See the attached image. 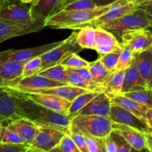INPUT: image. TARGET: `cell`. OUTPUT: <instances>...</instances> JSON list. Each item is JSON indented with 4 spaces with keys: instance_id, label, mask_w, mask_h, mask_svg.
<instances>
[{
    "instance_id": "1",
    "label": "cell",
    "mask_w": 152,
    "mask_h": 152,
    "mask_svg": "<svg viewBox=\"0 0 152 152\" xmlns=\"http://www.w3.org/2000/svg\"><path fill=\"white\" fill-rule=\"evenodd\" d=\"M11 90L16 96L17 116L19 118L33 122L36 126L56 128L68 134L72 119L71 116L46 108L26 98L22 92Z\"/></svg>"
},
{
    "instance_id": "2",
    "label": "cell",
    "mask_w": 152,
    "mask_h": 152,
    "mask_svg": "<svg viewBox=\"0 0 152 152\" xmlns=\"http://www.w3.org/2000/svg\"><path fill=\"white\" fill-rule=\"evenodd\" d=\"M113 4L90 10H61L48 18L45 21L44 27L48 26L53 29L80 30L90 25L92 21L108 12Z\"/></svg>"
},
{
    "instance_id": "3",
    "label": "cell",
    "mask_w": 152,
    "mask_h": 152,
    "mask_svg": "<svg viewBox=\"0 0 152 152\" xmlns=\"http://www.w3.org/2000/svg\"><path fill=\"white\" fill-rule=\"evenodd\" d=\"M99 28L121 37L132 31L152 28V22L140 9L137 7L131 13L109 23L101 25Z\"/></svg>"
},
{
    "instance_id": "4",
    "label": "cell",
    "mask_w": 152,
    "mask_h": 152,
    "mask_svg": "<svg viewBox=\"0 0 152 152\" xmlns=\"http://www.w3.org/2000/svg\"><path fill=\"white\" fill-rule=\"evenodd\" d=\"M71 125L78 128L83 134L97 138H105L113 131L109 116L77 115L72 118Z\"/></svg>"
},
{
    "instance_id": "5",
    "label": "cell",
    "mask_w": 152,
    "mask_h": 152,
    "mask_svg": "<svg viewBox=\"0 0 152 152\" xmlns=\"http://www.w3.org/2000/svg\"><path fill=\"white\" fill-rule=\"evenodd\" d=\"M77 31H74L68 38L64 40L59 46L40 56L42 61L40 71L59 64L61 61L70 54H77L83 50V48L80 47L77 43Z\"/></svg>"
},
{
    "instance_id": "6",
    "label": "cell",
    "mask_w": 152,
    "mask_h": 152,
    "mask_svg": "<svg viewBox=\"0 0 152 152\" xmlns=\"http://www.w3.org/2000/svg\"><path fill=\"white\" fill-rule=\"evenodd\" d=\"M22 4L13 0H0V19L21 25L38 24L33 19L30 7Z\"/></svg>"
},
{
    "instance_id": "7",
    "label": "cell",
    "mask_w": 152,
    "mask_h": 152,
    "mask_svg": "<svg viewBox=\"0 0 152 152\" xmlns=\"http://www.w3.org/2000/svg\"><path fill=\"white\" fill-rule=\"evenodd\" d=\"M62 41L55 42L37 47L29 48L25 49H8L0 52V63L7 62V61H19V62H28L30 60L40 57L43 54L49 52L59 46L62 43Z\"/></svg>"
},
{
    "instance_id": "8",
    "label": "cell",
    "mask_w": 152,
    "mask_h": 152,
    "mask_svg": "<svg viewBox=\"0 0 152 152\" xmlns=\"http://www.w3.org/2000/svg\"><path fill=\"white\" fill-rule=\"evenodd\" d=\"M66 134L56 128L45 126H37V132L30 146L47 152L56 147Z\"/></svg>"
},
{
    "instance_id": "9",
    "label": "cell",
    "mask_w": 152,
    "mask_h": 152,
    "mask_svg": "<svg viewBox=\"0 0 152 152\" xmlns=\"http://www.w3.org/2000/svg\"><path fill=\"white\" fill-rule=\"evenodd\" d=\"M108 116L113 123L126 125L143 134L152 133L148 124L140 119L133 113L127 111L116 104H111V111Z\"/></svg>"
},
{
    "instance_id": "10",
    "label": "cell",
    "mask_w": 152,
    "mask_h": 152,
    "mask_svg": "<svg viewBox=\"0 0 152 152\" xmlns=\"http://www.w3.org/2000/svg\"><path fill=\"white\" fill-rule=\"evenodd\" d=\"M17 116L16 98L10 89L0 88V124L5 127L10 122L19 119Z\"/></svg>"
},
{
    "instance_id": "11",
    "label": "cell",
    "mask_w": 152,
    "mask_h": 152,
    "mask_svg": "<svg viewBox=\"0 0 152 152\" xmlns=\"http://www.w3.org/2000/svg\"><path fill=\"white\" fill-rule=\"evenodd\" d=\"M63 85L68 84L55 81V80H50V79L38 75H34L30 77H23L12 86H7L6 88L14 89L18 92H26L31 90L48 89V88L63 86Z\"/></svg>"
},
{
    "instance_id": "12",
    "label": "cell",
    "mask_w": 152,
    "mask_h": 152,
    "mask_svg": "<svg viewBox=\"0 0 152 152\" xmlns=\"http://www.w3.org/2000/svg\"><path fill=\"white\" fill-rule=\"evenodd\" d=\"M122 44L132 49L135 54L140 53L152 46V32L148 29L134 31L121 36Z\"/></svg>"
},
{
    "instance_id": "13",
    "label": "cell",
    "mask_w": 152,
    "mask_h": 152,
    "mask_svg": "<svg viewBox=\"0 0 152 152\" xmlns=\"http://www.w3.org/2000/svg\"><path fill=\"white\" fill-rule=\"evenodd\" d=\"M95 34L96 38L94 50L98 52L100 57L111 52H121L123 45L119 43L112 33L99 27H96Z\"/></svg>"
},
{
    "instance_id": "14",
    "label": "cell",
    "mask_w": 152,
    "mask_h": 152,
    "mask_svg": "<svg viewBox=\"0 0 152 152\" xmlns=\"http://www.w3.org/2000/svg\"><path fill=\"white\" fill-rule=\"evenodd\" d=\"M26 98L31 101L43 106L48 109L58 112L62 114L68 115L71 101L56 96L48 94H36V93H24L22 92Z\"/></svg>"
},
{
    "instance_id": "15",
    "label": "cell",
    "mask_w": 152,
    "mask_h": 152,
    "mask_svg": "<svg viewBox=\"0 0 152 152\" xmlns=\"http://www.w3.org/2000/svg\"><path fill=\"white\" fill-rule=\"evenodd\" d=\"M25 63L19 61L0 63V88L12 86L22 79Z\"/></svg>"
},
{
    "instance_id": "16",
    "label": "cell",
    "mask_w": 152,
    "mask_h": 152,
    "mask_svg": "<svg viewBox=\"0 0 152 152\" xmlns=\"http://www.w3.org/2000/svg\"><path fill=\"white\" fill-rule=\"evenodd\" d=\"M137 7L134 5L129 3L126 0H118L113 4L111 8L108 12L98 17L97 19L92 21L90 24V26L96 28V27H99L105 24L109 23L127 13H131Z\"/></svg>"
},
{
    "instance_id": "17",
    "label": "cell",
    "mask_w": 152,
    "mask_h": 152,
    "mask_svg": "<svg viewBox=\"0 0 152 152\" xmlns=\"http://www.w3.org/2000/svg\"><path fill=\"white\" fill-rule=\"evenodd\" d=\"M44 28L42 25H21L0 19V43L14 37L25 35L33 32L39 31Z\"/></svg>"
},
{
    "instance_id": "18",
    "label": "cell",
    "mask_w": 152,
    "mask_h": 152,
    "mask_svg": "<svg viewBox=\"0 0 152 152\" xmlns=\"http://www.w3.org/2000/svg\"><path fill=\"white\" fill-rule=\"evenodd\" d=\"M111 99L105 92H102L88 103L77 115L108 116L111 111Z\"/></svg>"
},
{
    "instance_id": "19",
    "label": "cell",
    "mask_w": 152,
    "mask_h": 152,
    "mask_svg": "<svg viewBox=\"0 0 152 152\" xmlns=\"http://www.w3.org/2000/svg\"><path fill=\"white\" fill-rule=\"evenodd\" d=\"M147 87L146 81L140 74L137 66L136 57L134 55L130 66L125 70L124 79L121 89V94L132 92Z\"/></svg>"
},
{
    "instance_id": "20",
    "label": "cell",
    "mask_w": 152,
    "mask_h": 152,
    "mask_svg": "<svg viewBox=\"0 0 152 152\" xmlns=\"http://www.w3.org/2000/svg\"><path fill=\"white\" fill-rule=\"evenodd\" d=\"M112 129L113 131L118 132L133 148L137 150H142L147 148L145 135L143 133L126 125L113 123V122Z\"/></svg>"
},
{
    "instance_id": "21",
    "label": "cell",
    "mask_w": 152,
    "mask_h": 152,
    "mask_svg": "<svg viewBox=\"0 0 152 152\" xmlns=\"http://www.w3.org/2000/svg\"><path fill=\"white\" fill-rule=\"evenodd\" d=\"M5 127L22 137L26 144L29 145L32 142L37 132V126L33 122L22 118L12 121Z\"/></svg>"
},
{
    "instance_id": "22",
    "label": "cell",
    "mask_w": 152,
    "mask_h": 152,
    "mask_svg": "<svg viewBox=\"0 0 152 152\" xmlns=\"http://www.w3.org/2000/svg\"><path fill=\"white\" fill-rule=\"evenodd\" d=\"M89 91L86 90L81 88L75 87L71 85H63V86H55L48 89H37V90H31L24 93H36V94H48L53 95L60 98H65L69 101H72L74 98H77L80 95L88 92Z\"/></svg>"
},
{
    "instance_id": "23",
    "label": "cell",
    "mask_w": 152,
    "mask_h": 152,
    "mask_svg": "<svg viewBox=\"0 0 152 152\" xmlns=\"http://www.w3.org/2000/svg\"><path fill=\"white\" fill-rule=\"evenodd\" d=\"M59 0H37L30 7L31 16L36 23L44 25V22L53 11Z\"/></svg>"
},
{
    "instance_id": "24",
    "label": "cell",
    "mask_w": 152,
    "mask_h": 152,
    "mask_svg": "<svg viewBox=\"0 0 152 152\" xmlns=\"http://www.w3.org/2000/svg\"><path fill=\"white\" fill-rule=\"evenodd\" d=\"M111 104H116V105L126 110L127 111L133 113L137 117L147 123L146 113L148 108L145 107V106L142 105V104H139V103L136 102L121 94L111 98Z\"/></svg>"
},
{
    "instance_id": "25",
    "label": "cell",
    "mask_w": 152,
    "mask_h": 152,
    "mask_svg": "<svg viewBox=\"0 0 152 152\" xmlns=\"http://www.w3.org/2000/svg\"><path fill=\"white\" fill-rule=\"evenodd\" d=\"M125 71H115L102 84L103 92L111 99L113 97L121 94L122 86L124 79Z\"/></svg>"
},
{
    "instance_id": "26",
    "label": "cell",
    "mask_w": 152,
    "mask_h": 152,
    "mask_svg": "<svg viewBox=\"0 0 152 152\" xmlns=\"http://www.w3.org/2000/svg\"><path fill=\"white\" fill-rule=\"evenodd\" d=\"M67 69V83L68 85L75 86V87L81 88L89 92H103V88L101 84L96 83L95 82L88 81L83 77H80L75 73L70 71L68 68Z\"/></svg>"
},
{
    "instance_id": "27",
    "label": "cell",
    "mask_w": 152,
    "mask_h": 152,
    "mask_svg": "<svg viewBox=\"0 0 152 152\" xmlns=\"http://www.w3.org/2000/svg\"><path fill=\"white\" fill-rule=\"evenodd\" d=\"M135 57L138 71L147 82L152 70V46L143 52L135 54Z\"/></svg>"
},
{
    "instance_id": "28",
    "label": "cell",
    "mask_w": 152,
    "mask_h": 152,
    "mask_svg": "<svg viewBox=\"0 0 152 152\" xmlns=\"http://www.w3.org/2000/svg\"><path fill=\"white\" fill-rule=\"evenodd\" d=\"M95 28L93 26H86L80 29L77 33V43L81 48L94 49L95 47Z\"/></svg>"
},
{
    "instance_id": "29",
    "label": "cell",
    "mask_w": 152,
    "mask_h": 152,
    "mask_svg": "<svg viewBox=\"0 0 152 152\" xmlns=\"http://www.w3.org/2000/svg\"><path fill=\"white\" fill-rule=\"evenodd\" d=\"M37 75L43 76L55 81L68 84L67 83V69L66 67L61 64H57L42 71L39 72Z\"/></svg>"
},
{
    "instance_id": "30",
    "label": "cell",
    "mask_w": 152,
    "mask_h": 152,
    "mask_svg": "<svg viewBox=\"0 0 152 152\" xmlns=\"http://www.w3.org/2000/svg\"><path fill=\"white\" fill-rule=\"evenodd\" d=\"M99 93V92H88L80 95L77 98H74L71 102L68 113V116H71V118H74V116H77L79 112Z\"/></svg>"
},
{
    "instance_id": "31",
    "label": "cell",
    "mask_w": 152,
    "mask_h": 152,
    "mask_svg": "<svg viewBox=\"0 0 152 152\" xmlns=\"http://www.w3.org/2000/svg\"><path fill=\"white\" fill-rule=\"evenodd\" d=\"M121 95L145 106L148 109L152 108V90L149 88L145 87L138 90L126 92Z\"/></svg>"
},
{
    "instance_id": "32",
    "label": "cell",
    "mask_w": 152,
    "mask_h": 152,
    "mask_svg": "<svg viewBox=\"0 0 152 152\" xmlns=\"http://www.w3.org/2000/svg\"><path fill=\"white\" fill-rule=\"evenodd\" d=\"M88 69L91 73L95 83L102 85L103 82L109 77L112 72L108 71L101 63L99 59L90 63L88 66Z\"/></svg>"
},
{
    "instance_id": "33",
    "label": "cell",
    "mask_w": 152,
    "mask_h": 152,
    "mask_svg": "<svg viewBox=\"0 0 152 152\" xmlns=\"http://www.w3.org/2000/svg\"><path fill=\"white\" fill-rule=\"evenodd\" d=\"M134 55L135 53L132 49L123 45V49L120 53L116 71H125L132 64Z\"/></svg>"
},
{
    "instance_id": "34",
    "label": "cell",
    "mask_w": 152,
    "mask_h": 152,
    "mask_svg": "<svg viewBox=\"0 0 152 152\" xmlns=\"http://www.w3.org/2000/svg\"><path fill=\"white\" fill-rule=\"evenodd\" d=\"M90 62H88L86 60L79 56L77 53H71L64 58L60 62L61 65L64 66L66 68L80 69L87 68L88 67Z\"/></svg>"
},
{
    "instance_id": "35",
    "label": "cell",
    "mask_w": 152,
    "mask_h": 152,
    "mask_svg": "<svg viewBox=\"0 0 152 152\" xmlns=\"http://www.w3.org/2000/svg\"><path fill=\"white\" fill-rule=\"evenodd\" d=\"M68 135L71 137L76 145L78 147L81 152H89L87 144H86V138L85 136L78 128L74 127V125H70L69 131L68 133Z\"/></svg>"
},
{
    "instance_id": "36",
    "label": "cell",
    "mask_w": 152,
    "mask_h": 152,
    "mask_svg": "<svg viewBox=\"0 0 152 152\" xmlns=\"http://www.w3.org/2000/svg\"><path fill=\"white\" fill-rule=\"evenodd\" d=\"M84 136L89 152H106L105 138H97L88 134Z\"/></svg>"
},
{
    "instance_id": "37",
    "label": "cell",
    "mask_w": 152,
    "mask_h": 152,
    "mask_svg": "<svg viewBox=\"0 0 152 152\" xmlns=\"http://www.w3.org/2000/svg\"><path fill=\"white\" fill-rule=\"evenodd\" d=\"M0 142L9 144H26L23 139L6 127H1Z\"/></svg>"
},
{
    "instance_id": "38",
    "label": "cell",
    "mask_w": 152,
    "mask_h": 152,
    "mask_svg": "<svg viewBox=\"0 0 152 152\" xmlns=\"http://www.w3.org/2000/svg\"><path fill=\"white\" fill-rule=\"evenodd\" d=\"M42 61L40 57L30 60L25 63L22 74V78L37 75L41 70Z\"/></svg>"
},
{
    "instance_id": "39",
    "label": "cell",
    "mask_w": 152,
    "mask_h": 152,
    "mask_svg": "<svg viewBox=\"0 0 152 152\" xmlns=\"http://www.w3.org/2000/svg\"><path fill=\"white\" fill-rule=\"evenodd\" d=\"M97 7L93 0H76L62 9V10L71 11V10H90Z\"/></svg>"
},
{
    "instance_id": "40",
    "label": "cell",
    "mask_w": 152,
    "mask_h": 152,
    "mask_svg": "<svg viewBox=\"0 0 152 152\" xmlns=\"http://www.w3.org/2000/svg\"><path fill=\"white\" fill-rule=\"evenodd\" d=\"M120 53V52H111V53L105 54L99 57V59L108 71L114 72L116 71Z\"/></svg>"
},
{
    "instance_id": "41",
    "label": "cell",
    "mask_w": 152,
    "mask_h": 152,
    "mask_svg": "<svg viewBox=\"0 0 152 152\" xmlns=\"http://www.w3.org/2000/svg\"><path fill=\"white\" fill-rule=\"evenodd\" d=\"M58 146L62 152H81L68 134L62 137Z\"/></svg>"
},
{
    "instance_id": "42",
    "label": "cell",
    "mask_w": 152,
    "mask_h": 152,
    "mask_svg": "<svg viewBox=\"0 0 152 152\" xmlns=\"http://www.w3.org/2000/svg\"><path fill=\"white\" fill-rule=\"evenodd\" d=\"M110 135L117 143V152H130L132 147L118 132L116 131H112Z\"/></svg>"
},
{
    "instance_id": "43",
    "label": "cell",
    "mask_w": 152,
    "mask_h": 152,
    "mask_svg": "<svg viewBox=\"0 0 152 152\" xmlns=\"http://www.w3.org/2000/svg\"><path fill=\"white\" fill-rule=\"evenodd\" d=\"M30 147L28 144H9L0 142V152H25Z\"/></svg>"
},
{
    "instance_id": "44",
    "label": "cell",
    "mask_w": 152,
    "mask_h": 152,
    "mask_svg": "<svg viewBox=\"0 0 152 152\" xmlns=\"http://www.w3.org/2000/svg\"><path fill=\"white\" fill-rule=\"evenodd\" d=\"M70 71H71L72 72L75 73L77 75H79L80 77H83V78L86 79V80H88V81L91 82H95L93 78V76H92L91 73L90 72L88 69V67L87 68H80V69H71V68H68Z\"/></svg>"
},
{
    "instance_id": "45",
    "label": "cell",
    "mask_w": 152,
    "mask_h": 152,
    "mask_svg": "<svg viewBox=\"0 0 152 152\" xmlns=\"http://www.w3.org/2000/svg\"><path fill=\"white\" fill-rule=\"evenodd\" d=\"M105 148L106 152H117V145L114 139L111 137V135H108L105 138Z\"/></svg>"
},
{
    "instance_id": "46",
    "label": "cell",
    "mask_w": 152,
    "mask_h": 152,
    "mask_svg": "<svg viewBox=\"0 0 152 152\" xmlns=\"http://www.w3.org/2000/svg\"><path fill=\"white\" fill-rule=\"evenodd\" d=\"M137 8L140 9L145 14V16L152 22V0H150L145 4L140 6Z\"/></svg>"
},
{
    "instance_id": "47",
    "label": "cell",
    "mask_w": 152,
    "mask_h": 152,
    "mask_svg": "<svg viewBox=\"0 0 152 152\" xmlns=\"http://www.w3.org/2000/svg\"><path fill=\"white\" fill-rule=\"evenodd\" d=\"M76 1V0H59V2H58L57 4L56 5V7H55L54 9L53 10V11H52L51 13H50V16L58 13V12L61 11L62 9L65 6H66L67 4H70V3L73 2V1ZM50 16H49V17H50Z\"/></svg>"
},
{
    "instance_id": "48",
    "label": "cell",
    "mask_w": 152,
    "mask_h": 152,
    "mask_svg": "<svg viewBox=\"0 0 152 152\" xmlns=\"http://www.w3.org/2000/svg\"><path fill=\"white\" fill-rule=\"evenodd\" d=\"M117 1L118 0H93L96 7H105Z\"/></svg>"
},
{
    "instance_id": "49",
    "label": "cell",
    "mask_w": 152,
    "mask_h": 152,
    "mask_svg": "<svg viewBox=\"0 0 152 152\" xmlns=\"http://www.w3.org/2000/svg\"><path fill=\"white\" fill-rule=\"evenodd\" d=\"M146 142V147L149 152H152V133L150 134H144Z\"/></svg>"
},
{
    "instance_id": "50",
    "label": "cell",
    "mask_w": 152,
    "mask_h": 152,
    "mask_svg": "<svg viewBox=\"0 0 152 152\" xmlns=\"http://www.w3.org/2000/svg\"><path fill=\"white\" fill-rule=\"evenodd\" d=\"M129 3H131L133 5H134L136 7H140V6L142 5V4H145L146 2H148L150 0H126Z\"/></svg>"
},
{
    "instance_id": "51",
    "label": "cell",
    "mask_w": 152,
    "mask_h": 152,
    "mask_svg": "<svg viewBox=\"0 0 152 152\" xmlns=\"http://www.w3.org/2000/svg\"><path fill=\"white\" fill-rule=\"evenodd\" d=\"M146 119H147V124H148L150 129H151L152 131V108L148 109V110H147Z\"/></svg>"
},
{
    "instance_id": "52",
    "label": "cell",
    "mask_w": 152,
    "mask_h": 152,
    "mask_svg": "<svg viewBox=\"0 0 152 152\" xmlns=\"http://www.w3.org/2000/svg\"><path fill=\"white\" fill-rule=\"evenodd\" d=\"M147 87L149 88L151 90H152V70H151V72L150 74L149 77H148V80H147Z\"/></svg>"
},
{
    "instance_id": "53",
    "label": "cell",
    "mask_w": 152,
    "mask_h": 152,
    "mask_svg": "<svg viewBox=\"0 0 152 152\" xmlns=\"http://www.w3.org/2000/svg\"><path fill=\"white\" fill-rule=\"evenodd\" d=\"M25 152H45V151L38 150V149H36V148H32L30 146V147L28 148V150H27Z\"/></svg>"
},
{
    "instance_id": "54",
    "label": "cell",
    "mask_w": 152,
    "mask_h": 152,
    "mask_svg": "<svg viewBox=\"0 0 152 152\" xmlns=\"http://www.w3.org/2000/svg\"><path fill=\"white\" fill-rule=\"evenodd\" d=\"M130 152H149V151H148V150L147 148H146L142 149V150H137V149H134V148H131Z\"/></svg>"
},
{
    "instance_id": "55",
    "label": "cell",
    "mask_w": 152,
    "mask_h": 152,
    "mask_svg": "<svg viewBox=\"0 0 152 152\" xmlns=\"http://www.w3.org/2000/svg\"><path fill=\"white\" fill-rule=\"evenodd\" d=\"M47 152H62V151H61V149L59 148V146H56V147L53 148H51L50 150H49Z\"/></svg>"
},
{
    "instance_id": "56",
    "label": "cell",
    "mask_w": 152,
    "mask_h": 152,
    "mask_svg": "<svg viewBox=\"0 0 152 152\" xmlns=\"http://www.w3.org/2000/svg\"><path fill=\"white\" fill-rule=\"evenodd\" d=\"M37 1V0H20V1L23 4H27V3H34V1Z\"/></svg>"
},
{
    "instance_id": "57",
    "label": "cell",
    "mask_w": 152,
    "mask_h": 152,
    "mask_svg": "<svg viewBox=\"0 0 152 152\" xmlns=\"http://www.w3.org/2000/svg\"><path fill=\"white\" fill-rule=\"evenodd\" d=\"M1 124H0V132H1Z\"/></svg>"
},
{
    "instance_id": "58",
    "label": "cell",
    "mask_w": 152,
    "mask_h": 152,
    "mask_svg": "<svg viewBox=\"0 0 152 152\" xmlns=\"http://www.w3.org/2000/svg\"></svg>"
}]
</instances>
